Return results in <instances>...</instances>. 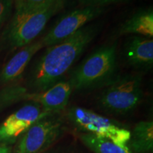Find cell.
<instances>
[{"mask_svg":"<svg viewBox=\"0 0 153 153\" xmlns=\"http://www.w3.org/2000/svg\"><path fill=\"white\" fill-rule=\"evenodd\" d=\"M43 48L41 40L21 48L20 51L6 63L0 71V82L9 83L19 79L38 51Z\"/></svg>","mask_w":153,"mask_h":153,"instance_id":"obj_10","label":"cell"},{"mask_svg":"<svg viewBox=\"0 0 153 153\" xmlns=\"http://www.w3.org/2000/svg\"><path fill=\"white\" fill-rule=\"evenodd\" d=\"M78 1L85 7H103L105 5L123 1L124 0H78Z\"/></svg>","mask_w":153,"mask_h":153,"instance_id":"obj_17","label":"cell"},{"mask_svg":"<svg viewBox=\"0 0 153 153\" xmlns=\"http://www.w3.org/2000/svg\"><path fill=\"white\" fill-rule=\"evenodd\" d=\"M72 88L69 81L60 80L49 89L39 92H28L26 100L39 104L44 111L53 114L65 108L71 95Z\"/></svg>","mask_w":153,"mask_h":153,"instance_id":"obj_9","label":"cell"},{"mask_svg":"<svg viewBox=\"0 0 153 153\" xmlns=\"http://www.w3.org/2000/svg\"><path fill=\"white\" fill-rule=\"evenodd\" d=\"M127 146L132 152L146 153L153 148V122L143 120L135 125Z\"/></svg>","mask_w":153,"mask_h":153,"instance_id":"obj_13","label":"cell"},{"mask_svg":"<svg viewBox=\"0 0 153 153\" xmlns=\"http://www.w3.org/2000/svg\"><path fill=\"white\" fill-rule=\"evenodd\" d=\"M68 117L76 128L95 136L112 141L120 146L127 145L131 132L117 123L92 111L81 107H72Z\"/></svg>","mask_w":153,"mask_h":153,"instance_id":"obj_5","label":"cell"},{"mask_svg":"<svg viewBox=\"0 0 153 153\" xmlns=\"http://www.w3.org/2000/svg\"><path fill=\"white\" fill-rule=\"evenodd\" d=\"M12 8L11 0H0V28L8 18Z\"/></svg>","mask_w":153,"mask_h":153,"instance_id":"obj_16","label":"cell"},{"mask_svg":"<svg viewBox=\"0 0 153 153\" xmlns=\"http://www.w3.org/2000/svg\"><path fill=\"white\" fill-rule=\"evenodd\" d=\"M119 33L137 34L147 38L153 36V11L152 9L143 10L133 15L119 28Z\"/></svg>","mask_w":153,"mask_h":153,"instance_id":"obj_12","label":"cell"},{"mask_svg":"<svg viewBox=\"0 0 153 153\" xmlns=\"http://www.w3.org/2000/svg\"><path fill=\"white\" fill-rule=\"evenodd\" d=\"M143 98L142 79L138 74H125L114 78L101 94L99 106L113 114L123 115L138 106Z\"/></svg>","mask_w":153,"mask_h":153,"instance_id":"obj_4","label":"cell"},{"mask_svg":"<svg viewBox=\"0 0 153 153\" xmlns=\"http://www.w3.org/2000/svg\"><path fill=\"white\" fill-rule=\"evenodd\" d=\"M16 10L32 11L47 7L60 0H14Z\"/></svg>","mask_w":153,"mask_h":153,"instance_id":"obj_15","label":"cell"},{"mask_svg":"<svg viewBox=\"0 0 153 153\" xmlns=\"http://www.w3.org/2000/svg\"><path fill=\"white\" fill-rule=\"evenodd\" d=\"M124 55L127 62L132 66L150 68L153 63L152 39L133 36L126 44Z\"/></svg>","mask_w":153,"mask_h":153,"instance_id":"obj_11","label":"cell"},{"mask_svg":"<svg viewBox=\"0 0 153 153\" xmlns=\"http://www.w3.org/2000/svg\"><path fill=\"white\" fill-rule=\"evenodd\" d=\"M82 142L94 153H133L127 145L120 146L112 141L88 133L80 135Z\"/></svg>","mask_w":153,"mask_h":153,"instance_id":"obj_14","label":"cell"},{"mask_svg":"<svg viewBox=\"0 0 153 153\" xmlns=\"http://www.w3.org/2000/svg\"><path fill=\"white\" fill-rule=\"evenodd\" d=\"M116 68V45H104L86 57L72 72L69 81L76 90L107 85Z\"/></svg>","mask_w":153,"mask_h":153,"instance_id":"obj_2","label":"cell"},{"mask_svg":"<svg viewBox=\"0 0 153 153\" xmlns=\"http://www.w3.org/2000/svg\"><path fill=\"white\" fill-rule=\"evenodd\" d=\"M60 120L48 116L34 123L23 134L15 153H38L54 142L60 133Z\"/></svg>","mask_w":153,"mask_h":153,"instance_id":"obj_7","label":"cell"},{"mask_svg":"<svg viewBox=\"0 0 153 153\" xmlns=\"http://www.w3.org/2000/svg\"><path fill=\"white\" fill-rule=\"evenodd\" d=\"M51 114L36 103L25 105L8 116L0 125V143L14 140L34 123Z\"/></svg>","mask_w":153,"mask_h":153,"instance_id":"obj_8","label":"cell"},{"mask_svg":"<svg viewBox=\"0 0 153 153\" xmlns=\"http://www.w3.org/2000/svg\"><path fill=\"white\" fill-rule=\"evenodd\" d=\"M97 33L98 27L85 26L64 41L47 47L30 77L35 92L46 90L60 82Z\"/></svg>","mask_w":153,"mask_h":153,"instance_id":"obj_1","label":"cell"},{"mask_svg":"<svg viewBox=\"0 0 153 153\" xmlns=\"http://www.w3.org/2000/svg\"><path fill=\"white\" fill-rule=\"evenodd\" d=\"M0 153H10V149L4 145H1L0 146Z\"/></svg>","mask_w":153,"mask_h":153,"instance_id":"obj_18","label":"cell"},{"mask_svg":"<svg viewBox=\"0 0 153 153\" xmlns=\"http://www.w3.org/2000/svg\"><path fill=\"white\" fill-rule=\"evenodd\" d=\"M103 7H85L70 11L62 16L41 38L43 47H48L74 35L93 19L99 16Z\"/></svg>","mask_w":153,"mask_h":153,"instance_id":"obj_6","label":"cell"},{"mask_svg":"<svg viewBox=\"0 0 153 153\" xmlns=\"http://www.w3.org/2000/svg\"><path fill=\"white\" fill-rule=\"evenodd\" d=\"M64 0L32 11L15 10L4 33V39L11 48H20L32 43L48 22L60 10Z\"/></svg>","mask_w":153,"mask_h":153,"instance_id":"obj_3","label":"cell"}]
</instances>
